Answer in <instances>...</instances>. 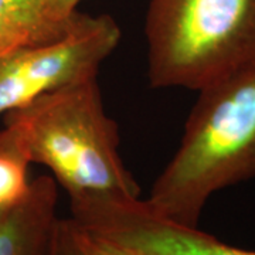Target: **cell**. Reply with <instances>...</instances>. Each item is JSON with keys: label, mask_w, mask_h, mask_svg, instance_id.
<instances>
[{"label": "cell", "mask_w": 255, "mask_h": 255, "mask_svg": "<svg viewBox=\"0 0 255 255\" xmlns=\"http://www.w3.org/2000/svg\"><path fill=\"white\" fill-rule=\"evenodd\" d=\"M50 1H51L53 10L58 17L70 20L78 13L77 6L81 0H50Z\"/></svg>", "instance_id": "cell-11"}, {"label": "cell", "mask_w": 255, "mask_h": 255, "mask_svg": "<svg viewBox=\"0 0 255 255\" xmlns=\"http://www.w3.org/2000/svg\"><path fill=\"white\" fill-rule=\"evenodd\" d=\"M64 221L75 255H132L125 248L82 227L73 219Z\"/></svg>", "instance_id": "cell-8"}, {"label": "cell", "mask_w": 255, "mask_h": 255, "mask_svg": "<svg viewBox=\"0 0 255 255\" xmlns=\"http://www.w3.org/2000/svg\"><path fill=\"white\" fill-rule=\"evenodd\" d=\"M145 33L150 85L200 91L255 65V0H150Z\"/></svg>", "instance_id": "cell-3"}, {"label": "cell", "mask_w": 255, "mask_h": 255, "mask_svg": "<svg viewBox=\"0 0 255 255\" xmlns=\"http://www.w3.org/2000/svg\"><path fill=\"white\" fill-rule=\"evenodd\" d=\"M80 14L58 17L50 0H0V50L57 40L73 28Z\"/></svg>", "instance_id": "cell-6"}, {"label": "cell", "mask_w": 255, "mask_h": 255, "mask_svg": "<svg viewBox=\"0 0 255 255\" xmlns=\"http://www.w3.org/2000/svg\"><path fill=\"white\" fill-rule=\"evenodd\" d=\"M50 255H75L74 253L71 240L68 237L67 227H65V221L58 220L57 230H55V237L51 247V253Z\"/></svg>", "instance_id": "cell-10"}, {"label": "cell", "mask_w": 255, "mask_h": 255, "mask_svg": "<svg viewBox=\"0 0 255 255\" xmlns=\"http://www.w3.org/2000/svg\"><path fill=\"white\" fill-rule=\"evenodd\" d=\"M55 204L54 179L33 180L26 199L0 220V255H50L58 224Z\"/></svg>", "instance_id": "cell-5"}, {"label": "cell", "mask_w": 255, "mask_h": 255, "mask_svg": "<svg viewBox=\"0 0 255 255\" xmlns=\"http://www.w3.org/2000/svg\"><path fill=\"white\" fill-rule=\"evenodd\" d=\"M183 255H255V251L228 246L210 234L200 233L189 243Z\"/></svg>", "instance_id": "cell-9"}, {"label": "cell", "mask_w": 255, "mask_h": 255, "mask_svg": "<svg viewBox=\"0 0 255 255\" xmlns=\"http://www.w3.org/2000/svg\"><path fill=\"white\" fill-rule=\"evenodd\" d=\"M121 41L108 14L81 13L63 37L13 48L0 57V117L41 95L97 78L100 65Z\"/></svg>", "instance_id": "cell-4"}, {"label": "cell", "mask_w": 255, "mask_h": 255, "mask_svg": "<svg viewBox=\"0 0 255 255\" xmlns=\"http://www.w3.org/2000/svg\"><path fill=\"white\" fill-rule=\"evenodd\" d=\"M30 163L16 132L7 127L0 129V213H9L26 199L31 184Z\"/></svg>", "instance_id": "cell-7"}, {"label": "cell", "mask_w": 255, "mask_h": 255, "mask_svg": "<svg viewBox=\"0 0 255 255\" xmlns=\"http://www.w3.org/2000/svg\"><path fill=\"white\" fill-rule=\"evenodd\" d=\"M255 179V65L199 91L180 146L156 179L147 207L197 227L216 193Z\"/></svg>", "instance_id": "cell-1"}, {"label": "cell", "mask_w": 255, "mask_h": 255, "mask_svg": "<svg viewBox=\"0 0 255 255\" xmlns=\"http://www.w3.org/2000/svg\"><path fill=\"white\" fill-rule=\"evenodd\" d=\"M3 117L30 162L50 169L70 199H139L140 187L119 155L118 125L104 110L97 78L41 95Z\"/></svg>", "instance_id": "cell-2"}, {"label": "cell", "mask_w": 255, "mask_h": 255, "mask_svg": "<svg viewBox=\"0 0 255 255\" xmlns=\"http://www.w3.org/2000/svg\"><path fill=\"white\" fill-rule=\"evenodd\" d=\"M11 50H13V48H1V50H0V57L4 55L6 53H9V51H11Z\"/></svg>", "instance_id": "cell-12"}, {"label": "cell", "mask_w": 255, "mask_h": 255, "mask_svg": "<svg viewBox=\"0 0 255 255\" xmlns=\"http://www.w3.org/2000/svg\"><path fill=\"white\" fill-rule=\"evenodd\" d=\"M6 214H7V213H0V220L3 219V217H4V216H6Z\"/></svg>", "instance_id": "cell-13"}]
</instances>
